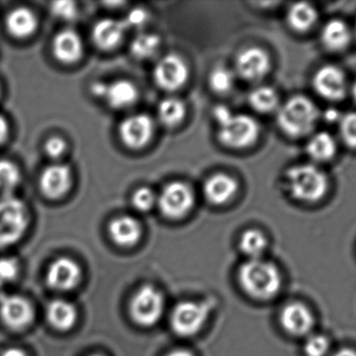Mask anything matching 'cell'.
Wrapping results in <instances>:
<instances>
[{
  "mask_svg": "<svg viewBox=\"0 0 356 356\" xmlns=\"http://www.w3.org/2000/svg\"><path fill=\"white\" fill-rule=\"evenodd\" d=\"M238 279L245 292L259 300L274 298L282 284L277 267L263 259H250L245 263L238 272Z\"/></svg>",
  "mask_w": 356,
  "mask_h": 356,
  "instance_id": "6da1fadb",
  "label": "cell"
},
{
  "mask_svg": "<svg viewBox=\"0 0 356 356\" xmlns=\"http://www.w3.org/2000/svg\"><path fill=\"white\" fill-rule=\"evenodd\" d=\"M213 117L219 127L218 138L228 148H248L259 138V123L249 115L234 114L226 107L219 106L213 111Z\"/></svg>",
  "mask_w": 356,
  "mask_h": 356,
  "instance_id": "7a4b0ae2",
  "label": "cell"
},
{
  "mask_svg": "<svg viewBox=\"0 0 356 356\" xmlns=\"http://www.w3.org/2000/svg\"><path fill=\"white\" fill-rule=\"evenodd\" d=\"M319 117V110L313 100L295 95L278 109L277 123L286 135L300 138L314 131Z\"/></svg>",
  "mask_w": 356,
  "mask_h": 356,
  "instance_id": "3957f363",
  "label": "cell"
},
{
  "mask_svg": "<svg viewBox=\"0 0 356 356\" xmlns=\"http://www.w3.org/2000/svg\"><path fill=\"white\" fill-rule=\"evenodd\" d=\"M286 180L291 196L300 202H318L325 196L330 186L326 173L311 163L291 167Z\"/></svg>",
  "mask_w": 356,
  "mask_h": 356,
  "instance_id": "277c9868",
  "label": "cell"
},
{
  "mask_svg": "<svg viewBox=\"0 0 356 356\" xmlns=\"http://www.w3.org/2000/svg\"><path fill=\"white\" fill-rule=\"evenodd\" d=\"M29 209L14 196L0 199V249L12 246L24 235L29 225Z\"/></svg>",
  "mask_w": 356,
  "mask_h": 356,
  "instance_id": "5b68a950",
  "label": "cell"
},
{
  "mask_svg": "<svg viewBox=\"0 0 356 356\" xmlns=\"http://www.w3.org/2000/svg\"><path fill=\"white\" fill-rule=\"evenodd\" d=\"M211 303L209 301L178 303L171 314V327L180 336H193L200 332L211 313Z\"/></svg>",
  "mask_w": 356,
  "mask_h": 356,
  "instance_id": "8992f818",
  "label": "cell"
},
{
  "mask_svg": "<svg viewBox=\"0 0 356 356\" xmlns=\"http://www.w3.org/2000/svg\"><path fill=\"white\" fill-rule=\"evenodd\" d=\"M165 309L162 293L152 286H142L131 302V315L134 321L143 327L156 325Z\"/></svg>",
  "mask_w": 356,
  "mask_h": 356,
  "instance_id": "52a82bcc",
  "label": "cell"
},
{
  "mask_svg": "<svg viewBox=\"0 0 356 356\" xmlns=\"http://www.w3.org/2000/svg\"><path fill=\"white\" fill-rule=\"evenodd\" d=\"M159 206L168 219H181L194 205V192L184 182L167 184L158 199Z\"/></svg>",
  "mask_w": 356,
  "mask_h": 356,
  "instance_id": "ba28073f",
  "label": "cell"
},
{
  "mask_svg": "<svg viewBox=\"0 0 356 356\" xmlns=\"http://www.w3.org/2000/svg\"><path fill=\"white\" fill-rule=\"evenodd\" d=\"M316 92L330 102H339L346 96L348 90L346 75L339 67L325 65L316 72L313 79Z\"/></svg>",
  "mask_w": 356,
  "mask_h": 356,
  "instance_id": "9c48e42d",
  "label": "cell"
},
{
  "mask_svg": "<svg viewBox=\"0 0 356 356\" xmlns=\"http://www.w3.org/2000/svg\"><path fill=\"white\" fill-rule=\"evenodd\" d=\"M188 77V66L177 54H167L154 67V79L156 85L167 91L179 89Z\"/></svg>",
  "mask_w": 356,
  "mask_h": 356,
  "instance_id": "30bf717a",
  "label": "cell"
},
{
  "mask_svg": "<svg viewBox=\"0 0 356 356\" xmlns=\"http://www.w3.org/2000/svg\"><path fill=\"white\" fill-rule=\"evenodd\" d=\"M154 123L146 114H136L125 118L119 127L123 144L131 148H141L152 139Z\"/></svg>",
  "mask_w": 356,
  "mask_h": 356,
  "instance_id": "8fae6325",
  "label": "cell"
},
{
  "mask_svg": "<svg viewBox=\"0 0 356 356\" xmlns=\"http://www.w3.org/2000/svg\"><path fill=\"white\" fill-rule=\"evenodd\" d=\"M280 324L291 336H309L315 325V317L303 303H289L280 313Z\"/></svg>",
  "mask_w": 356,
  "mask_h": 356,
  "instance_id": "7c38bea8",
  "label": "cell"
},
{
  "mask_svg": "<svg viewBox=\"0 0 356 356\" xmlns=\"http://www.w3.org/2000/svg\"><path fill=\"white\" fill-rule=\"evenodd\" d=\"M0 317L8 327L21 330L33 321V307L22 297L3 295L0 298Z\"/></svg>",
  "mask_w": 356,
  "mask_h": 356,
  "instance_id": "4fadbf2b",
  "label": "cell"
},
{
  "mask_svg": "<svg viewBox=\"0 0 356 356\" xmlns=\"http://www.w3.org/2000/svg\"><path fill=\"white\" fill-rule=\"evenodd\" d=\"M46 279L50 288L66 292L76 288L81 279V270L72 259L62 257L49 265Z\"/></svg>",
  "mask_w": 356,
  "mask_h": 356,
  "instance_id": "5bb4252c",
  "label": "cell"
},
{
  "mask_svg": "<svg viewBox=\"0 0 356 356\" xmlns=\"http://www.w3.org/2000/svg\"><path fill=\"white\" fill-rule=\"evenodd\" d=\"M236 67L240 77L246 81H259L269 72L270 58L261 48H247L236 58Z\"/></svg>",
  "mask_w": 356,
  "mask_h": 356,
  "instance_id": "9a60e30c",
  "label": "cell"
},
{
  "mask_svg": "<svg viewBox=\"0 0 356 356\" xmlns=\"http://www.w3.org/2000/svg\"><path fill=\"white\" fill-rule=\"evenodd\" d=\"M72 183V171L66 164L49 165L40 177V188L44 196L49 199H60L68 192Z\"/></svg>",
  "mask_w": 356,
  "mask_h": 356,
  "instance_id": "2e32d148",
  "label": "cell"
},
{
  "mask_svg": "<svg viewBox=\"0 0 356 356\" xmlns=\"http://www.w3.org/2000/svg\"><path fill=\"white\" fill-rule=\"evenodd\" d=\"M52 52L60 62L73 64L83 56V40L79 33L73 29H63L54 38Z\"/></svg>",
  "mask_w": 356,
  "mask_h": 356,
  "instance_id": "e0dca14e",
  "label": "cell"
},
{
  "mask_svg": "<svg viewBox=\"0 0 356 356\" xmlns=\"http://www.w3.org/2000/svg\"><path fill=\"white\" fill-rule=\"evenodd\" d=\"M125 26L123 21L106 18L98 21L92 31L94 43L102 50H112L122 42L124 38Z\"/></svg>",
  "mask_w": 356,
  "mask_h": 356,
  "instance_id": "ac0fdd59",
  "label": "cell"
},
{
  "mask_svg": "<svg viewBox=\"0 0 356 356\" xmlns=\"http://www.w3.org/2000/svg\"><path fill=\"white\" fill-rule=\"evenodd\" d=\"M353 31L345 21L332 19L324 24L321 31V41L330 52H343L350 45Z\"/></svg>",
  "mask_w": 356,
  "mask_h": 356,
  "instance_id": "d6986e66",
  "label": "cell"
},
{
  "mask_svg": "<svg viewBox=\"0 0 356 356\" xmlns=\"http://www.w3.org/2000/svg\"><path fill=\"white\" fill-rule=\"evenodd\" d=\"M238 190L234 178L225 173H216L207 180L203 187L205 198L211 204L222 205L230 200Z\"/></svg>",
  "mask_w": 356,
  "mask_h": 356,
  "instance_id": "ffe728a7",
  "label": "cell"
},
{
  "mask_svg": "<svg viewBox=\"0 0 356 356\" xmlns=\"http://www.w3.org/2000/svg\"><path fill=\"white\" fill-rule=\"evenodd\" d=\"M108 232L115 244L121 247H131L141 238L142 227L137 219L124 215L111 222Z\"/></svg>",
  "mask_w": 356,
  "mask_h": 356,
  "instance_id": "44dd1931",
  "label": "cell"
},
{
  "mask_svg": "<svg viewBox=\"0 0 356 356\" xmlns=\"http://www.w3.org/2000/svg\"><path fill=\"white\" fill-rule=\"evenodd\" d=\"M6 25L10 35L19 39H24L35 33L38 27V19L33 10L20 6L8 13Z\"/></svg>",
  "mask_w": 356,
  "mask_h": 356,
  "instance_id": "7402d4cb",
  "label": "cell"
},
{
  "mask_svg": "<svg viewBox=\"0 0 356 356\" xmlns=\"http://www.w3.org/2000/svg\"><path fill=\"white\" fill-rule=\"evenodd\" d=\"M139 91L136 85L127 79H119L108 84L104 100L112 108L127 109L137 102Z\"/></svg>",
  "mask_w": 356,
  "mask_h": 356,
  "instance_id": "603a6c76",
  "label": "cell"
},
{
  "mask_svg": "<svg viewBox=\"0 0 356 356\" xmlns=\"http://www.w3.org/2000/svg\"><path fill=\"white\" fill-rule=\"evenodd\" d=\"M47 320L52 327L66 332L71 330L76 322V309L66 300L52 301L47 307Z\"/></svg>",
  "mask_w": 356,
  "mask_h": 356,
  "instance_id": "cb8c5ba5",
  "label": "cell"
},
{
  "mask_svg": "<svg viewBox=\"0 0 356 356\" xmlns=\"http://www.w3.org/2000/svg\"><path fill=\"white\" fill-rule=\"evenodd\" d=\"M336 139L328 132H319L309 138L307 144L309 156L316 162H326L332 160L337 154Z\"/></svg>",
  "mask_w": 356,
  "mask_h": 356,
  "instance_id": "d4e9b609",
  "label": "cell"
},
{
  "mask_svg": "<svg viewBox=\"0 0 356 356\" xmlns=\"http://www.w3.org/2000/svg\"><path fill=\"white\" fill-rule=\"evenodd\" d=\"M286 19L294 31L305 33L315 26L318 20V12L315 6L307 2H297L289 8Z\"/></svg>",
  "mask_w": 356,
  "mask_h": 356,
  "instance_id": "484cf974",
  "label": "cell"
},
{
  "mask_svg": "<svg viewBox=\"0 0 356 356\" xmlns=\"http://www.w3.org/2000/svg\"><path fill=\"white\" fill-rule=\"evenodd\" d=\"M158 115L165 127H177L186 116V105L179 98H165L159 105Z\"/></svg>",
  "mask_w": 356,
  "mask_h": 356,
  "instance_id": "4316f807",
  "label": "cell"
},
{
  "mask_svg": "<svg viewBox=\"0 0 356 356\" xmlns=\"http://www.w3.org/2000/svg\"><path fill=\"white\" fill-rule=\"evenodd\" d=\"M161 46V38L156 33L138 35L131 43V52L137 60H149L156 56Z\"/></svg>",
  "mask_w": 356,
  "mask_h": 356,
  "instance_id": "83f0119b",
  "label": "cell"
},
{
  "mask_svg": "<svg viewBox=\"0 0 356 356\" xmlns=\"http://www.w3.org/2000/svg\"><path fill=\"white\" fill-rule=\"evenodd\" d=\"M267 247V238L259 230H247L241 238V250L250 259H261Z\"/></svg>",
  "mask_w": 356,
  "mask_h": 356,
  "instance_id": "f1b7e54d",
  "label": "cell"
},
{
  "mask_svg": "<svg viewBox=\"0 0 356 356\" xmlns=\"http://www.w3.org/2000/svg\"><path fill=\"white\" fill-rule=\"evenodd\" d=\"M249 104L257 112L268 113L278 106V94L273 88L261 86L249 94Z\"/></svg>",
  "mask_w": 356,
  "mask_h": 356,
  "instance_id": "f546056e",
  "label": "cell"
},
{
  "mask_svg": "<svg viewBox=\"0 0 356 356\" xmlns=\"http://www.w3.org/2000/svg\"><path fill=\"white\" fill-rule=\"evenodd\" d=\"M21 173L18 167L12 161L0 160V194L12 196V192L20 184Z\"/></svg>",
  "mask_w": 356,
  "mask_h": 356,
  "instance_id": "4dcf8cb0",
  "label": "cell"
},
{
  "mask_svg": "<svg viewBox=\"0 0 356 356\" xmlns=\"http://www.w3.org/2000/svg\"><path fill=\"white\" fill-rule=\"evenodd\" d=\"M209 86L217 93H227L234 85V75L226 67L213 69L209 77Z\"/></svg>",
  "mask_w": 356,
  "mask_h": 356,
  "instance_id": "1f68e13d",
  "label": "cell"
},
{
  "mask_svg": "<svg viewBox=\"0 0 356 356\" xmlns=\"http://www.w3.org/2000/svg\"><path fill=\"white\" fill-rule=\"evenodd\" d=\"M330 351V341L324 334H309L305 344L307 356H327Z\"/></svg>",
  "mask_w": 356,
  "mask_h": 356,
  "instance_id": "d6a6232c",
  "label": "cell"
},
{
  "mask_svg": "<svg viewBox=\"0 0 356 356\" xmlns=\"http://www.w3.org/2000/svg\"><path fill=\"white\" fill-rule=\"evenodd\" d=\"M158 202L154 190L148 187H141L134 192L131 204L141 212L152 210V207Z\"/></svg>",
  "mask_w": 356,
  "mask_h": 356,
  "instance_id": "836d02e7",
  "label": "cell"
},
{
  "mask_svg": "<svg viewBox=\"0 0 356 356\" xmlns=\"http://www.w3.org/2000/svg\"><path fill=\"white\" fill-rule=\"evenodd\" d=\"M340 134L347 146L356 148V112L348 113L341 118Z\"/></svg>",
  "mask_w": 356,
  "mask_h": 356,
  "instance_id": "e575fe53",
  "label": "cell"
},
{
  "mask_svg": "<svg viewBox=\"0 0 356 356\" xmlns=\"http://www.w3.org/2000/svg\"><path fill=\"white\" fill-rule=\"evenodd\" d=\"M52 14L63 20H71L77 14V6L72 1H56L51 4Z\"/></svg>",
  "mask_w": 356,
  "mask_h": 356,
  "instance_id": "d590c367",
  "label": "cell"
},
{
  "mask_svg": "<svg viewBox=\"0 0 356 356\" xmlns=\"http://www.w3.org/2000/svg\"><path fill=\"white\" fill-rule=\"evenodd\" d=\"M18 272V263L14 258H0V284L16 279Z\"/></svg>",
  "mask_w": 356,
  "mask_h": 356,
  "instance_id": "8d00e7d4",
  "label": "cell"
},
{
  "mask_svg": "<svg viewBox=\"0 0 356 356\" xmlns=\"http://www.w3.org/2000/svg\"><path fill=\"white\" fill-rule=\"evenodd\" d=\"M66 141L58 136H54L46 141L45 152L50 158H60L66 153Z\"/></svg>",
  "mask_w": 356,
  "mask_h": 356,
  "instance_id": "74e56055",
  "label": "cell"
},
{
  "mask_svg": "<svg viewBox=\"0 0 356 356\" xmlns=\"http://www.w3.org/2000/svg\"><path fill=\"white\" fill-rule=\"evenodd\" d=\"M147 19L148 15L146 10H143V8H138L131 10L123 22H124L127 29V27H140L145 24Z\"/></svg>",
  "mask_w": 356,
  "mask_h": 356,
  "instance_id": "f35d334b",
  "label": "cell"
},
{
  "mask_svg": "<svg viewBox=\"0 0 356 356\" xmlns=\"http://www.w3.org/2000/svg\"><path fill=\"white\" fill-rule=\"evenodd\" d=\"M106 88H108V84L104 83V82H97L92 85L91 91L96 98H104Z\"/></svg>",
  "mask_w": 356,
  "mask_h": 356,
  "instance_id": "ab89813d",
  "label": "cell"
},
{
  "mask_svg": "<svg viewBox=\"0 0 356 356\" xmlns=\"http://www.w3.org/2000/svg\"><path fill=\"white\" fill-rule=\"evenodd\" d=\"M10 133V125L4 116L0 115V144H4Z\"/></svg>",
  "mask_w": 356,
  "mask_h": 356,
  "instance_id": "60d3db41",
  "label": "cell"
},
{
  "mask_svg": "<svg viewBox=\"0 0 356 356\" xmlns=\"http://www.w3.org/2000/svg\"><path fill=\"white\" fill-rule=\"evenodd\" d=\"M332 356H356V351L351 348H342L336 351Z\"/></svg>",
  "mask_w": 356,
  "mask_h": 356,
  "instance_id": "b9f144b4",
  "label": "cell"
},
{
  "mask_svg": "<svg viewBox=\"0 0 356 356\" xmlns=\"http://www.w3.org/2000/svg\"><path fill=\"white\" fill-rule=\"evenodd\" d=\"M1 356H26V355L20 349L10 348L4 351Z\"/></svg>",
  "mask_w": 356,
  "mask_h": 356,
  "instance_id": "7bdbcfd3",
  "label": "cell"
},
{
  "mask_svg": "<svg viewBox=\"0 0 356 356\" xmlns=\"http://www.w3.org/2000/svg\"><path fill=\"white\" fill-rule=\"evenodd\" d=\"M167 356H194L188 350L186 349H177V350H173L172 353H169Z\"/></svg>",
  "mask_w": 356,
  "mask_h": 356,
  "instance_id": "ee69618b",
  "label": "cell"
},
{
  "mask_svg": "<svg viewBox=\"0 0 356 356\" xmlns=\"http://www.w3.org/2000/svg\"><path fill=\"white\" fill-rule=\"evenodd\" d=\"M351 94H353V98H355L356 102V81L355 82V84H353V88H351Z\"/></svg>",
  "mask_w": 356,
  "mask_h": 356,
  "instance_id": "f6af8a7d",
  "label": "cell"
},
{
  "mask_svg": "<svg viewBox=\"0 0 356 356\" xmlns=\"http://www.w3.org/2000/svg\"><path fill=\"white\" fill-rule=\"evenodd\" d=\"M4 292H3V286L2 284H0V298H1L2 296H3Z\"/></svg>",
  "mask_w": 356,
  "mask_h": 356,
  "instance_id": "bcb514c9",
  "label": "cell"
},
{
  "mask_svg": "<svg viewBox=\"0 0 356 356\" xmlns=\"http://www.w3.org/2000/svg\"><path fill=\"white\" fill-rule=\"evenodd\" d=\"M90 356H100V355H90Z\"/></svg>",
  "mask_w": 356,
  "mask_h": 356,
  "instance_id": "7dc6e473",
  "label": "cell"
},
{
  "mask_svg": "<svg viewBox=\"0 0 356 356\" xmlns=\"http://www.w3.org/2000/svg\"><path fill=\"white\" fill-rule=\"evenodd\" d=\"M355 37H356V24H355Z\"/></svg>",
  "mask_w": 356,
  "mask_h": 356,
  "instance_id": "c3c4849f",
  "label": "cell"
}]
</instances>
